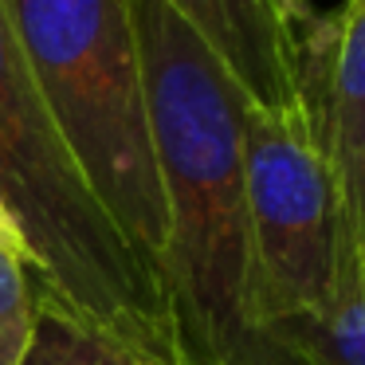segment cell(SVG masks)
<instances>
[{
    "instance_id": "9",
    "label": "cell",
    "mask_w": 365,
    "mask_h": 365,
    "mask_svg": "<svg viewBox=\"0 0 365 365\" xmlns=\"http://www.w3.org/2000/svg\"><path fill=\"white\" fill-rule=\"evenodd\" d=\"M43 291L24 259L0 252V365H24L36 341Z\"/></svg>"
},
{
    "instance_id": "1",
    "label": "cell",
    "mask_w": 365,
    "mask_h": 365,
    "mask_svg": "<svg viewBox=\"0 0 365 365\" xmlns=\"http://www.w3.org/2000/svg\"><path fill=\"white\" fill-rule=\"evenodd\" d=\"M165 181V287L181 365H294L252 322L244 110L212 51L161 4L126 0Z\"/></svg>"
},
{
    "instance_id": "6",
    "label": "cell",
    "mask_w": 365,
    "mask_h": 365,
    "mask_svg": "<svg viewBox=\"0 0 365 365\" xmlns=\"http://www.w3.org/2000/svg\"><path fill=\"white\" fill-rule=\"evenodd\" d=\"M228 71L255 110L310 114L302 98L299 36L263 0H161Z\"/></svg>"
},
{
    "instance_id": "7",
    "label": "cell",
    "mask_w": 365,
    "mask_h": 365,
    "mask_svg": "<svg viewBox=\"0 0 365 365\" xmlns=\"http://www.w3.org/2000/svg\"><path fill=\"white\" fill-rule=\"evenodd\" d=\"M267 338L294 365H365V259L338 240V271L330 299L318 310L283 318Z\"/></svg>"
},
{
    "instance_id": "5",
    "label": "cell",
    "mask_w": 365,
    "mask_h": 365,
    "mask_svg": "<svg viewBox=\"0 0 365 365\" xmlns=\"http://www.w3.org/2000/svg\"><path fill=\"white\" fill-rule=\"evenodd\" d=\"M302 98L338 197L341 247L365 259V0L299 36Z\"/></svg>"
},
{
    "instance_id": "2",
    "label": "cell",
    "mask_w": 365,
    "mask_h": 365,
    "mask_svg": "<svg viewBox=\"0 0 365 365\" xmlns=\"http://www.w3.org/2000/svg\"><path fill=\"white\" fill-rule=\"evenodd\" d=\"M0 205L20 228L36 283L91 330L158 365H181L169 291L134 255L83 181L0 0Z\"/></svg>"
},
{
    "instance_id": "8",
    "label": "cell",
    "mask_w": 365,
    "mask_h": 365,
    "mask_svg": "<svg viewBox=\"0 0 365 365\" xmlns=\"http://www.w3.org/2000/svg\"><path fill=\"white\" fill-rule=\"evenodd\" d=\"M24 365H158V361L114 341L110 334L91 330L71 310H63L59 302H51L43 294L40 326H36V341Z\"/></svg>"
},
{
    "instance_id": "4",
    "label": "cell",
    "mask_w": 365,
    "mask_h": 365,
    "mask_svg": "<svg viewBox=\"0 0 365 365\" xmlns=\"http://www.w3.org/2000/svg\"><path fill=\"white\" fill-rule=\"evenodd\" d=\"M244 189L252 216V322L318 310L338 271V197L310 114L244 110Z\"/></svg>"
},
{
    "instance_id": "3",
    "label": "cell",
    "mask_w": 365,
    "mask_h": 365,
    "mask_svg": "<svg viewBox=\"0 0 365 365\" xmlns=\"http://www.w3.org/2000/svg\"><path fill=\"white\" fill-rule=\"evenodd\" d=\"M4 9L83 181L165 283V181L126 0H4Z\"/></svg>"
},
{
    "instance_id": "11",
    "label": "cell",
    "mask_w": 365,
    "mask_h": 365,
    "mask_svg": "<svg viewBox=\"0 0 365 365\" xmlns=\"http://www.w3.org/2000/svg\"><path fill=\"white\" fill-rule=\"evenodd\" d=\"M0 252H9V255H16V259H24L28 267H32V255H28V244H24V236H20V228L12 224V216H9V208L0 205ZM36 271V267H32Z\"/></svg>"
},
{
    "instance_id": "10",
    "label": "cell",
    "mask_w": 365,
    "mask_h": 365,
    "mask_svg": "<svg viewBox=\"0 0 365 365\" xmlns=\"http://www.w3.org/2000/svg\"><path fill=\"white\" fill-rule=\"evenodd\" d=\"M263 4H267V9L283 20L294 36H302L310 24H314V12L307 9V0H263Z\"/></svg>"
}]
</instances>
